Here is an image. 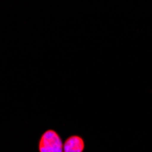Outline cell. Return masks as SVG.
I'll list each match as a JSON object with an SVG mask.
<instances>
[{
	"instance_id": "7a4b0ae2",
	"label": "cell",
	"mask_w": 152,
	"mask_h": 152,
	"mask_svg": "<svg viewBox=\"0 0 152 152\" xmlns=\"http://www.w3.org/2000/svg\"><path fill=\"white\" fill-rule=\"evenodd\" d=\"M85 149V142L77 135L70 136L63 144V152H83Z\"/></svg>"
},
{
	"instance_id": "6da1fadb",
	"label": "cell",
	"mask_w": 152,
	"mask_h": 152,
	"mask_svg": "<svg viewBox=\"0 0 152 152\" xmlns=\"http://www.w3.org/2000/svg\"><path fill=\"white\" fill-rule=\"evenodd\" d=\"M63 144L58 132L53 129H48L40 137L38 150L39 152H63Z\"/></svg>"
}]
</instances>
